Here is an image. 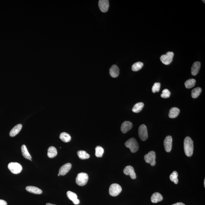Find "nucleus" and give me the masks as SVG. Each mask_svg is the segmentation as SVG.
Masks as SVG:
<instances>
[{"label":"nucleus","instance_id":"1","mask_svg":"<svg viewBox=\"0 0 205 205\" xmlns=\"http://www.w3.org/2000/svg\"><path fill=\"white\" fill-rule=\"evenodd\" d=\"M184 149L185 155L188 157L192 156L193 153V142L190 137H186L184 141Z\"/></svg>","mask_w":205,"mask_h":205},{"label":"nucleus","instance_id":"2","mask_svg":"<svg viewBox=\"0 0 205 205\" xmlns=\"http://www.w3.org/2000/svg\"><path fill=\"white\" fill-rule=\"evenodd\" d=\"M125 146L130 149L132 153H135L139 149V144L134 138H132L126 141Z\"/></svg>","mask_w":205,"mask_h":205},{"label":"nucleus","instance_id":"3","mask_svg":"<svg viewBox=\"0 0 205 205\" xmlns=\"http://www.w3.org/2000/svg\"><path fill=\"white\" fill-rule=\"evenodd\" d=\"M89 177L87 174L81 173L77 174L76 178V182L77 185L80 186H83L86 185L88 182Z\"/></svg>","mask_w":205,"mask_h":205},{"label":"nucleus","instance_id":"4","mask_svg":"<svg viewBox=\"0 0 205 205\" xmlns=\"http://www.w3.org/2000/svg\"><path fill=\"white\" fill-rule=\"evenodd\" d=\"M9 169L14 174H18L22 171V166L20 164L16 162H11L8 166Z\"/></svg>","mask_w":205,"mask_h":205},{"label":"nucleus","instance_id":"5","mask_svg":"<svg viewBox=\"0 0 205 205\" xmlns=\"http://www.w3.org/2000/svg\"><path fill=\"white\" fill-rule=\"evenodd\" d=\"M144 159L147 163L150 164L152 166H154L156 164V154L155 152L151 151L149 152L144 156Z\"/></svg>","mask_w":205,"mask_h":205},{"label":"nucleus","instance_id":"6","mask_svg":"<svg viewBox=\"0 0 205 205\" xmlns=\"http://www.w3.org/2000/svg\"><path fill=\"white\" fill-rule=\"evenodd\" d=\"M122 190V188L117 183L112 184L109 189V193L112 196H118Z\"/></svg>","mask_w":205,"mask_h":205},{"label":"nucleus","instance_id":"7","mask_svg":"<svg viewBox=\"0 0 205 205\" xmlns=\"http://www.w3.org/2000/svg\"><path fill=\"white\" fill-rule=\"evenodd\" d=\"M174 55V53L172 52H168L166 54L161 56L160 60L165 65H169L172 62Z\"/></svg>","mask_w":205,"mask_h":205},{"label":"nucleus","instance_id":"8","mask_svg":"<svg viewBox=\"0 0 205 205\" xmlns=\"http://www.w3.org/2000/svg\"><path fill=\"white\" fill-rule=\"evenodd\" d=\"M138 134L141 140L145 141L148 138V132L146 126L145 125L142 124L139 126L138 130Z\"/></svg>","mask_w":205,"mask_h":205},{"label":"nucleus","instance_id":"9","mask_svg":"<svg viewBox=\"0 0 205 205\" xmlns=\"http://www.w3.org/2000/svg\"><path fill=\"white\" fill-rule=\"evenodd\" d=\"M173 138L171 136H168L166 137L164 141V145L165 151L167 152L171 151L172 148Z\"/></svg>","mask_w":205,"mask_h":205},{"label":"nucleus","instance_id":"10","mask_svg":"<svg viewBox=\"0 0 205 205\" xmlns=\"http://www.w3.org/2000/svg\"><path fill=\"white\" fill-rule=\"evenodd\" d=\"M124 173L126 175L130 176L132 179H136V176L134 169L131 166H128L125 167L124 170Z\"/></svg>","mask_w":205,"mask_h":205},{"label":"nucleus","instance_id":"11","mask_svg":"<svg viewBox=\"0 0 205 205\" xmlns=\"http://www.w3.org/2000/svg\"><path fill=\"white\" fill-rule=\"evenodd\" d=\"M98 6L102 12H107L109 7V1L108 0H100L99 1Z\"/></svg>","mask_w":205,"mask_h":205},{"label":"nucleus","instance_id":"12","mask_svg":"<svg viewBox=\"0 0 205 205\" xmlns=\"http://www.w3.org/2000/svg\"><path fill=\"white\" fill-rule=\"evenodd\" d=\"M132 127H133V124L131 122L128 121H125L121 124V131L123 133H125L130 130Z\"/></svg>","mask_w":205,"mask_h":205},{"label":"nucleus","instance_id":"13","mask_svg":"<svg viewBox=\"0 0 205 205\" xmlns=\"http://www.w3.org/2000/svg\"><path fill=\"white\" fill-rule=\"evenodd\" d=\"M72 165L70 163L65 164L62 166L59 170V174L60 175L64 176L70 170Z\"/></svg>","mask_w":205,"mask_h":205},{"label":"nucleus","instance_id":"14","mask_svg":"<svg viewBox=\"0 0 205 205\" xmlns=\"http://www.w3.org/2000/svg\"><path fill=\"white\" fill-rule=\"evenodd\" d=\"M67 195L69 200H71L74 204L78 205L80 203V200L77 199V195L75 193L68 191L67 193Z\"/></svg>","mask_w":205,"mask_h":205},{"label":"nucleus","instance_id":"15","mask_svg":"<svg viewBox=\"0 0 205 205\" xmlns=\"http://www.w3.org/2000/svg\"><path fill=\"white\" fill-rule=\"evenodd\" d=\"M109 73L114 78L118 77L119 74V69L117 65H114L109 69Z\"/></svg>","mask_w":205,"mask_h":205},{"label":"nucleus","instance_id":"16","mask_svg":"<svg viewBox=\"0 0 205 205\" xmlns=\"http://www.w3.org/2000/svg\"><path fill=\"white\" fill-rule=\"evenodd\" d=\"M200 68V63L197 61L194 62L191 68V73L193 76L197 75Z\"/></svg>","mask_w":205,"mask_h":205},{"label":"nucleus","instance_id":"17","mask_svg":"<svg viewBox=\"0 0 205 205\" xmlns=\"http://www.w3.org/2000/svg\"><path fill=\"white\" fill-rule=\"evenodd\" d=\"M180 110L177 108L174 107L171 108L170 109L169 117L170 118H177L180 113Z\"/></svg>","mask_w":205,"mask_h":205},{"label":"nucleus","instance_id":"18","mask_svg":"<svg viewBox=\"0 0 205 205\" xmlns=\"http://www.w3.org/2000/svg\"><path fill=\"white\" fill-rule=\"evenodd\" d=\"M163 200V197L159 193H155L152 196L151 201L152 203H156L158 202L162 201Z\"/></svg>","mask_w":205,"mask_h":205},{"label":"nucleus","instance_id":"19","mask_svg":"<svg viewBox=\"0 0 205 205\" xmlns=\"http://www.w3.org/2000/svg\"><path fill=\"white\" fill-rule=\"evenodd\" d=\"M26 189L29 192L35 194H42V191L39 188L34 186H27Z\"/></svg>","mask_w":205,"mask_h":205},{"label":"nucleus","instance_id":"20","mask_svg":"<svg viewBox=\"0 0 205 205\" xmlns=\"http://www.w3.org/2000/svg\"><path fill=\"white\" fill-rule=\"evenodd\" d=\"M22 128V125L20 124H18L17 125L15 126L11 130L10 133V136L14 137L16 136L20 131Z\"/></svg>","mask_w":205,"mask_h":205},{"label":"nucleus","instance_id":"21","mask_svg":"<svg viewBox=\"0 0 205 205\" xmlns=\"http://www.w3.org/2000/svg\"><path fill=\"white\" fill-rule=\"evenodd\" d=\"M57 150L55 147L53 146H51L48 148V156L49 158H54L57 155Z\"/></svg>","mask_w":205,"mask_h":205},{"label":"nucleus","instance_id":"22","mask_svg":"<svg viewBox=\"0 0 205 205\" xmlns=\"http://www.w3.org/2000/svg\"><path fill=\"white\" fill-rule=\"evenodd\" d=\"M21 152L22 155L25 159H29L30 161H32V157L30 155L29 153L28 150H27V147L25 145H23L21 147Z\"/></svg>","mask_w":205,"mask_h":205},{"label":"nucleus","instance_id":"23","mask_svg":"<svg viewBox=\"0 0 205 205\" xmlns=\"http://www.w3.org/2000/svg\"><path fill=\"white\" fill-rule=\"evenodd\" d=\"M144 106V104L142 102L137 103L133 106L132 111L135 113H138L142 110Z\"/></svg>","mask_w":205,"mask_h":205},{"label":"nucleus","instance_id":"24","mask_svg":"<svg viewBox=\"0 0 205 205\" xmlns=\"http://www.w3.org/2000/svg\"><path fill=\"white\" fill-rule=\"evenodd\" d=\"M59 138L62 141L65 142H69L71 140V137L70 135L65 132L61 133Z\"/></svg>","mask_w":205,"mask_h":205},{"label":"nucleus","instance_id":"25","mask_svg":"<svg viewBox=\"0 0 205 205\" xmlns=\"http://www.w3.org/2000/svg\"><path fill=\"white\" fill-rule=\"evenodd\" d=\"M202 92V89L200 87H197L193 90L191 92V96L193 98H197L200 95Z\"/></svg>","mask_w":205,"mask_h":205},{"label":"nucleus","instance_id":"26","mask_svg":"<svg viewBox=\"0 0 205 205\" xmlns=\"http://www.w3.org/2000/svg\"><path fill=\"white\" fill-rule=\"evenodd\" d=\"M77 155L80 159H89L90 155L84 150H80L77 152Z\"/></svg>","mask_w":205,"mask_h":205},{"label":"nucleus","instance_id":"27","mask_svg":"<svg viewBox=\"0 0 205 205\" xmlns=\"http://www.w3.org/2000/svg\"><path fill=\"white\" fill-rule=\"evenodd\" d=\"M196 80L194 79H190L187 80L185 82V87L187 89L193 87L195 86Z\"/></svg>","mask_w":205,"mask_h":205},{"label":"nucleus","instance_id":"28","mask_svg":"<svg viewBox=\"0 0 205 205\" xmlns=\"http://www.w3.org/2000/svg\"><path fill=\"white\" fill-rule=\"evenodd\" d=\"M143 65V63L142 62H137L132 65V70L134 71H139L142 68Z\"/></svg>","mask_w":205,"mask_h":205},{"label":"nucleus","instance_id":"29","mask_svg":"<svg viewBox=\"0 0 205 205\" xmlns=\"http://www.w3.org/2000/svg\"><path fill=\"white\" fill-rule=\"evenodd\" d=\"M104 149L102 147L98 146L95 148V155L97 157H101L104 153Z\"/></svg>","mask_w":205,"mask_h":205},{"label":"nucleus","instance_id":"30","mask_svg":"<svg viewBox=\"0 0 205 205\" xmlns=\"http://www.w3.org/2000/svg\"><path fill=\"white\" fill-rule=\"evenodd\" d=\"M178 176V174L177 172L176 171H173L170 176V180L171 181L174 182L176 184H177L178 183L179 180L177 178Z\"/></svg>","mask_w":205,"mask_h":205},{"label":"nucleus","instance_id":"31","mask_svg":"<svg viewBox=\"0 0 205 205\" xmlns=\"http://www.w3.org/2000/svg\"><path fill=\"white\" fill-rule=\"evenodd\" d=\"M161 86V84L159 83H154V85H153L152 87V92L153 93H155L156 92H159L160 90Z\"/></svg>","mask_w":205,"mask_h":205},{"label":"nucleus","instance_id":"32","mask_svg":"<svg viewBox=\"0 0 205 205\" xmlns=\"http://www.w3.org/2000/svg\"><path fill=\"white\" fill-rule=\"evenodd\" d=\"M171 95V92L168 89H165L162 91V93L161 95L162 98H166L169 97Z\"/></svg>","mask_w":205,"mask_h":205},{"label":"nucleus","instance_id":"33","mask_svg":"<svg viewBox=\"0 0 205 205\" xmlns=\"http://www.w3.org/2000/svg\"><path fill=\"white\" fill-rule=\"evenodd\" d=\"M0 205H7V203L5 200H0Z\"/></svg>","mask_w":205,"mask_h":205},{"label":"nucleus","instance_id":"34","mask_svg":"<svg viewBox=\"0 0 205 205\" xmlns=\"http://www.w3.org/2000/svg\"><path fill=\"white\" fill-rule=\"evenodd\" d=\"M172 205H185V204H184L183 203H174V204Z\"/></svg>","mask_w":205,"mask_h":205},{"label":"nucleus","instance_id":"35","mask_svg":"<svg viewBox=\"0 0 205 205\" xmlns=\"http://www.w3.org/2000/svg\"><path fill=\"white\" fill-rule=\"evenodd\" d=\"M46 205H56L51 204V203H47L46 204Z\"/></svg>","mask_w":205,"mask_h":205},{"label":"nucleus","instance_id":"36","mask_svg":"<svg viewBox=\"0 0 205 205\" xmlns=\"http://www.w3.org/2000/svg\"><path fill=\"white\" fill-rule=\"evenodd\" d=\"M204 187H205V179H204Z\"/></svg>","mask_w":205,"mask_h":205},{"label":"nucleus","instance_id":"37","mask_svg":"<svg viewBox=\"0 0 205 205\" xmlns=\"http://www.w3.org/2000/svg\"><path fill=\"white\" fill-rule=\"evenodd\" d=\"M60 174H59H59H58V176H60Z\"/></svg>","mask_w":205,"mask_h":205}]
</instances>
